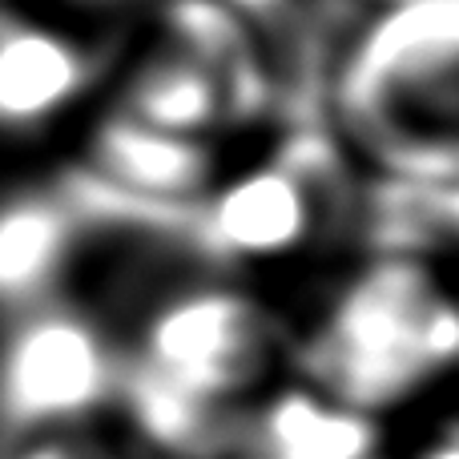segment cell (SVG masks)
<instances>
[{"mask_svg":"<svg viewBox=\"0 0 459 459\" xmlns=\"http://www.w3.org/2000/svg\"><path fill=\"white\" fill-rule=\"evenodd\" d=\"M109 61L65 24L0 13V142L40 137L97 89Z\"/></svg>","mask_w":459,"mask_h":459,"instance_id":"obj_5","label":"cell"},{"mask_svg":"<svg viewBox=\"0 0 459 459\" xmlns=\"http://www.w3.org/2000/svg\"><path fill=\"white\" fill-rule=\"evenodd\" d=\"M302 383L379 415L459 367V310L420 254L383 250L323 302L299 347Z\"/></svg>","mask_w":459,"mask_h":459,"instance_id":"obj_1","label":"cell"},{"mask_svg":"<svg viewBox=\"0 0 459 459\" xmlns=\"http://www.w3.org/2000/svg\"><path fill=\"white\" fill-rule=\"evenodd\" d=\"M383 210L395 218V226L420 230V238L459 246V178L436 182V186L391 182Z\"/></svg>","mask_w":459,"mask_h":459,"instance_id":"obj_9","label":"cell"},{"mask_svg":"<svg viewBox=\"0 0 459 459\" xmlns=\"http://www.w3.org/2000/svg\"><path fill=\"white\" fill-rule=\"evenodd\" d=\"M355 4H367L375 13V8H391V4H411V0H355Z\"/></svg>","mask_w":459,"mask_h":459,"instance_id":"obj_12","label":"cell"},{"mask_svg":"<svg viewBox=\"0 0 459 459\" xmlns=\"http://www.w3.org/2000/svg\"><path fill=\"white\" fill-rule=\"evenodd\" d=\"M455 431H459V423H455Z\"/></svg>","mask_w":459,"mask_h":459,"instance_id":"obj_14","label":"cell"},{"mask_svg":"<svg viewBox=\"0 0 459 459\" xmlns=\"http://www.w3.org/2000/svg\"><path fill=\"white\" fill-rule=\"evenodd\" d=\"M415 459H459V431L444 428L439 436H431L428 444L415 452Z\"/></svg>","mask_w":459,"mask_h":459,"instance_id":"obj_10","label":"cell"},{"mask_svg":"<svg viewBox=\"0 0 459 459\" xmlns=\"http://www.w3.org/2000/svg\"><path fill=\"white\" fill-rule=\"evenodd\" d=\"M444 282H447V294H452V302H455V310H459V278H455V282H452V278H444Z\"/></svg>","mask_w":459,"mask_h":459,"instance_id":"obj_13","label":"cell"},{"mask_svg":"<svg viewBox=\"0 0 459 459\" xmlns=\"http://www.w3.org/2000/svg\"><path fill=\"white\" fill-rule=\"evenodd\" d=\"M126 363L113 323L56 294L0 318V452L37 436L105 428L121 411Z\"/></svg>","mask_w":459,"mask_h":459,"instance_id":"obj_2","label":"cell"},{"mask_svg":"<svg viewBox=\"0 0 459 459\" xmlns=\"http://www.w3.org/2000/svg\"><path fill=\"white\" fill-rule=\"evenodd\" d=\"M214 459H383V436L375 415L299 379L234 407Z\"/></svg>","mask_w":459,"mask_h":459,"instance_id":"obj_6","label":"cell"},{"mask_svg":"<svg viewBox=\"0 0 459 459\" xmlns=\"http://www.w3.org/2000/svg\"><path fill=\"white\" fill-rule=\"evenodd\" d=\"M113 109L161 134L202 137V142H214L226 126L238 121L222 81L166 37L137 53V61L121 77Z\"/></svg>","mask_w":459,"mask_h":459,"instance_id":"obj_8","label":"cell"},{"mask_svg":"<svg viewBox=\"0 0 459 459\" xmlns=\"http://www.w3.org/2000/svg\"><path fill=\"white\" fill-rule=\"evenodd\" d=\"M65 4H73V8H137V4H145V0H65Z\"/></svg>","mask_w":459,"mask_h":459,"instance_id":"obj_11","label":"cell"},{"mask_svg":"<svg viewBox=\"0 0 459 459\" xmlns=\"http://www.w3.org/2000/svg\"><path fill=\"white\" fill-rule=\"evenodd\" d=\"M89 214L73 186H24L0 198V318L65 294Z\"/></svg>","mask_w":459,"mask_h":459,"instance_id":"obj_7","label":"cell"},{"mask_svg":"<svg viewBox=\"0 0 459 459\" xmlns=\"http://www.w3.org/2000/svg\"><path fill=\"white\" fill-rule=\"evenodd\" d=\"M334 150L299 134L266 161L218 178L186 214V242L206 266H270L290 262L323 238L334 198Z\"/></svg>","mask_w":459,"mask_h":459,"instance_id":"obj_3","label":"cell"},{"mask_svg":"<svg viewBox=\"0 0 459 459\" xmlns=\"http://www.w3.org/2000/svg\"><path fill=\"white\" fill-rule=\"evenodd\" d=\"M222 178L214 142L178 137L105 109L81 153V182L113 202L153 214H190Z\"/></svg>","mask_w":459,"mask_h":459,"instance_id":"obj_4","label":"cell"}]
</instances>
